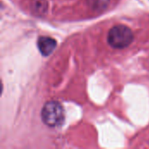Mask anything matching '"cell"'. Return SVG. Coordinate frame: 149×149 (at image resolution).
I'll return each instance as SVG.
<instances>
[{"label":"cell","mask_w":149,"mask_h":149,"mask_svg":"<svg viewBox=\"0 0 149 149\" xmlns=\"http://www.w3.org/2000/svg\"><path fill=\"white\" fill-rule=\"evenodd\" d=\"M41 118L47 127H59L65 120V111L62 105L55 100L46 102L42 108Z\"/></svg>","instance_id":"1"},{"label":"cell","mask_w":149,"mask_h":149,"mask_svg":"<svg viewBox=\"0 0 149 149\" xmlns=\"http://www.w3.org/2000/svg\"><path fill=\"white\" fill-rule=\"evenodd\" d=\"M134 39L132 30L123 24L113 26L107 34L108 44L115 49H123L128 46Z\"/></svg>","instance_id":"2"},{"label":"cell","mask_w":149,"mask_h":149,"mask_svg":"<svg viewBox=\"0 0 149 149\" xmlns=\"http://www.w3.org/2000/svg\"><path fill=\"white\" fill-rule=\"evenodd\" d=\"M37 44L40 53L44 56L50 55L57 45L56 40L51 37H39Z\"/></svg>","instance_id":"3"},{"label":"cell","mask_w":149,"mask_h":149,"mask_svg":"<svg viewBox=\"0 0 149 149\" xmlns=\"http://www.w3.org/2000/svg\"><path fill=\"white\" fill-rule=\"evenodd\" d=\"M108 2L109 0H89V3L91 4V6L98 10L106 8L108 4Z\"/></svg>","instance_id":"4"}]
</instances>
